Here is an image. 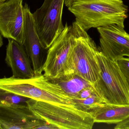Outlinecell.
Returning a JSON list of instances; mask_svg holds the SVG:
<instances>
[{
	"mask_svg": "<svg viewBox=\"0 0 129 129\" xmlns=\"http://www.w3.org/2000/svg\"><path fill=\"white\" fill-rule=\"evenodd\" d=\"M96 59L100 75L92 84L96 91L106 103L129 105V85L117 61L107 58L100 50Z\"/></svg>",
	"mask_w": 129,
	"mask_h": 129,
	"instance_id": "4",
	"label": "cell"
},
{
	"mask_svg": "<svg viewBox=\"0 0 129 129\" xmlns=\"http://www.w3.org/2000/svg\"><path fill=\"white\" fill-rule=\"evenodd\" d=\"M0 89L52 104L76 105L59 85L50 81L43 74L28 79L4 77L0 80Z\"/></svg>",
	"mask_w": 129,
	"mask_h": 129,
	"instance_id": "2",
	"label": "cell"
},
{
	"mask_svg": "<svg viewBox=\"0 0 129 129\" xmlns=\"http://www.w3.org/2000/svg\"><path fill=\"white\" fill-rule=\"evenodd\" d=\"M74 100L78 108L89 112L93 116L98 109L106 103L96 91L86 99Z\"/></svg>",
	"mask_w": 129,
	"mask_h": 129,
	"instance_id": "15",
	"label": "cell"
},
{
	"mask_svg": "<svg viewBox=\"0 0 129 129\" xmlns=\"http://www.w3.org/2000/svg\"><path fill=\"white\" fill-rule=\"evenodd\" d=\"M95 123L117 124L129 117V105L106 103L93 115Z\"/></svg>",
	"mask_w": 129,
	"mask_h": 129,
	"instance_id": "13",
	"label": "cell"
},
{
	"mask_svg": "<svg viewBox=\"0 0 129 129\" xmlns=\"http://www.w3.org/2000/svg\"><path fill=\"white\" fill-rule=\"evenodd\" d=\"M74 42L72 25L66 23L62 31L47 50L43 74L48 79L74 72L70 69L69 58Z\"/></svg>",
	"mask_w": 129,
	"mask_h": 129,
	"instance_id": "7",
	"label": "cell"
},
{
	"mask_svg": "<svg viewBox=\"0 0 129 129\" xmlns=\"http://www.w3.org/2000/svg\"><path fill=\"white\" fill-rule=\"evenodd\" d=\"M24 21L22 0L0 2V31L4 37L12 39L23 45Z\"/></svg>",
	"mask_w": 129,
	"mask_h": 129,
	"instance_id": "9",
	"label": "cell"
},
{
	"mask_svg": "<svg viewBox=\"0 0 129 129\" xmlns=\"http://www.w3.org/2000/svg\"><path fill=\"white\" fill-rule=\"evenodd\" d=\"M24 41L23 46L29 56L34 69L35 75L43 74L47 50L43 46L36 28L33 13L28 5L24 6Z\"/></svg>",
	"mask_w": 129,
	"mask_h": 129,
	"instance_id": "10",
	"label": "cell"
},
{
	"mask_svg": "<svg viewBox=\"0 0 129 129\" xmlns=\"http://www.w3.org/2000/svg\"><path fill=\"white\" fill-rule=\"evenodd\" d=\"M74 42L69 58L70 69L92 84L99 77L96 55L100 50L94 41L76 22L72 23Z\"/></svg>",
	"mask_w": 129,
	"mask_h": 129,
	"instance_id": "5",
	"label": "cell"
},
{
	"mask_svg": "<svg viewBox=\"0 0 129 129\" xmlns=\"http://www.w3.org/2000/svg\"><path fill=\"white\" fill-rule=\"evenodd\" d=\"M7 0H0V2H3L4 1H6Z\"/></svg>",
	"mask_w": 129,
	"mask_h": 129,
	"instance_id": "21",
	"label": "cell"
},
{
	"mask_svg": "<svg viewBox=\"0 0 129 129\" xmlns=\"http://www.w3.org/2000/svg\"><path fill=\"white\" fill-rule=\"evenodd\" d=\"M59 85L63 91L74 100L78 99L79 92L93 84L74 72L66 74L57 78L49 79Z\"/></svg>",
	"mask_w": 129,
	"mask_h": 129,
	"instance_id": "14",
	"label": "cell"
},
{
	"mask_svg": "<svg viewBox=\"0 0 129 129\" xmlns=\"http://www.w3.org/2000/svg\"><path fill=\"white\" fill-rule=\"evenodd\" d=\"M95 91L93 86L85 88L79 92L77 99H86L91 96Z\"/></svg>",
	"mask_w": 129,
	"mask_h": 129,
	"instance_id": "18",
	"label": "cell"
},
{
	"mask_svg": "<svg viewBox=\"0 0 129 129\" xmlns=\"http://www.w3.org/2000/svg\"><path fill=\"white\" fill-rule=\"evenodd\" d=\"M65 0H45L33 13L38 34L43 47L48 50L64 26L62 20Z\"/></svg>",
	"mask_w": 129,
	"mask_h": 129,
	"instance_id": "6",
	"label": "cell"
},
{
	"mask_svg": "<svg viewBox=\"0 0 129 129\" xmlns=\"http://www.w3.org/2000/svg\"><path fill=\"white\" fill-rule=\"evenodd\" d=\"M47 123L36 115L27 104H12L0 100L1 129H41Z\"/></svg>",
	"mask_w": 129,
	"mask_h": 129,
	"instance_id": "8",
	"label": "cell"
},
{
	"mask_svg": "<svg viewBox=\"0 0 129 129\" xmlns=\"http://www.w3.org/2000/svg\"><path fill=\"white\" fill-rule=\"evenodd\" d=\"M117 62L129 85V57L121 58Z\"/></svg>",
	"mask_w": 129,
	"mask_h": 129,
	"instance_id": "17",
	"label": "cell"
},
{
	"mask_svg": "<svg viewBox=\"0 0 129 129\" xmlns=\"http://www.w3.org/2000/svg\"><path fill=\"white\" fill-rule=\"evenodd\" d=\"M29 98L1 90V100L12 104H26Z\"/></svg>",
	"mask_w": 129,
	"mask_h": 129,
	"instance_id": "16",
	"label": "cell"
},
{
	"mask_svg": "<svg viewBox=\"0 0 129 129\" xmlns=\"http://www.w3.org/2000/svg\"><path fill=\"white\" fill-rule=\"evenodd\" d=\"M115 129H129V117L116 124Z\"/></svg>",
	"mask_w": 129,
	"mask_h": 129,
	"instance_id": "19",
	"label": "cell"
},
{
	"mask_svg": "<svg viewBox=\"0 0 129 129\" xmlns=\"http://www.w3.org/2000/svg\"><path fill=\"white\" fill-rule=\"evenodd\" d=\"M68 9L85 30L116 24L124 28L128 7L123 0H76Z\"/></svg>",
	"mask_w": 129,
	"mask_h": 129,
	"instance_id": "1",
	"label": "cell"
},
{
	"mask_svg": "<svg viewBox=\"0 0 129 129\" xmlns=\"http://www.w3.org/2000/svg\"><path fill=\"white\" fill-rule=\"evenodd\" d=\"M76 1V0H65V5L68 8Z\"/></svg>",
	"mask_w": 129,
	"mask_h": 129,
	"instance_id": "20",
	"label": "cell"
},
{
	"mask_svg": "<svg viewBox=\"0 0 129 129\" xmlns=\"http://www.w3.org/2000/svg\"><path fill=\"white\" fill-rule=\"evenodd\" d=\"M5 61L11 68L12 77L28 79L35 75L31 61L24 46L11 39H8Z\"/></svg>",
	"mask_w": 129,
	"mask_h": 129,
	"instance_id": "12",
	"label": "cell"
},
{
	"mask_svg": "<svg viewBox=\"0 0 129 129\" xmlns=\"http://www.w3.org/2000/svg\"><path fill=\"white\" fill-rule=\"evenodd\" d=\"M26 104L39 118L57 129H92L91 114L74 105H59L29 99Z\"/></svg>",
	"mask_w": 129,
	"mask_h": 129,
	"instance_id": "3",
	"label": "cell"
},
{
	"mask_svg": "<svg viewBox=\"0 0 129 129\" xmlns=\"http://www.w3.org/2000/svg\"><path fill=\"white\" fill-rule=\"evenodd\" d=\"M116 24L97 28L100 35V50L107 58L117 61L129 57V34Z\"/></svg>",
	"mask_w": 129,
	"mask_h": 129,
	"instance_id": "11",
	"label": "cell"
}]
</instances>
